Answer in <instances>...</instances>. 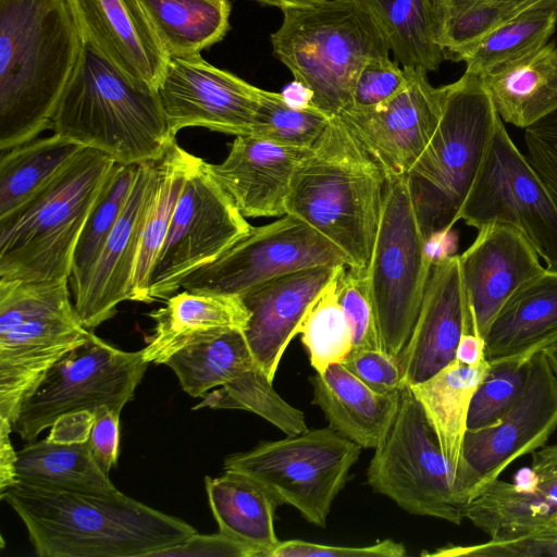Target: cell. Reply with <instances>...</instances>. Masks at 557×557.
<instances>
[{
    "instance_id": "22",
    "label": "cell",
    "mask_w": 557,
    "mask_h": 557,
    "mask_svg": "<svg viewBox=\"0 0 557 557\" xmlns=\"http://www.w3.org/2000/svg\"><path fill=\"white\" fill-rule=\"evenodd\" d=\"M466 319L459 256L438 259L433 263L411 334L398 356L405 384L423 382L456 359Z\"/></svg>"
},
{
    "instance_id": "3",
    "label": "cell",
    "mask_w": 557,
    "mask_h": 557,
    "mask_svg": "<svg viewBox=\"0 0 557 557\" xmlns=\"http://www.w3.org/2000/svg\"><path fill=\"white\" fill-rule=\"evenodd\" d=\"M386 182L384 170L337 115L298 163L285 211L339 248L349 267L367 270Z\"/></svg>"
},
{
    "instance_id": "51",
    "label": "cell",
    "mask_w": 557,
    "mask_h": 557,
    "mask_svg": "<svg viewBox=\"0 0 557 557\" xmlns=\"http://www.w3.org/2000/svg\"><path fill=\"white\" fill-rule=\"evenodd\" d=\"M261 557V554L233 537L221 533L199 534L194 533L186 541L161 550L154 557Z\"/></svg>"
},
{
    "instance_id": "52",
    "label": "cell",
    "mask_w": 557,
    "mask_h": 557,
    "mask_svg": "<svg viewBox=\"0 0 557 557\" xmlns=\"http://www.w3.org/2000/svg\"><path fill=\"white\" fill-rule=\"evenodd\" d=\"M120 410L102 407L95 412L88 445L99 467L110 473L120 453Z\"/></svg>"
},
{
    "instance_id": "10",
    "label": "cell",
    "mask_w": 557,
    "mask_h": 557,
    "mask_svg": "<svg viewBox=\"0 0 557 557\" xmlns=\"http://www.w3.org/2000/svg\"><path fill=\"white\" fill-rule=\"evenodd\" d=\"M362 447L332 428L307 430L232 454L224 470L247 475L277 503L295 507L310 523L325 527Z\"/></svg>"
},
{
    "instance_id": "5",
    "label": "cell",
    "mask_w": 557,
    "mask_h": 557,
    "mask_svg": "<svg viewBox=\"0 0 557 557\" xmlns=\"http://www.w3.org/2000/svg\"><path fill=\"white\" fill-rule=\"evenodd\" d=\"M115 164L83 148L48 185L0 218V280L70 278L78 238Z\"/></svg>"
},
{
    "instance_id": "31",
    "label": "cell",
    "mask_w": 557,
    "mask_h": 557,
    "mask_svg": "<svg viewBox=\"0 0 557 557\" xmlns=\"http://www.w3.org/2000/svg\"><path fill=\"white\" fill-rule=\"evenodd\" d=\"M490 363L465 364L457 359L423 382L409 385L433 428L456 475L472 396Z\"/></svg>"
},
{
    "instance_id": "36",
    "label": "cell",
    "mask_w": 557,
    "mask_h": 557,
    "mask_svg": "<svg viewBox=\"0 0 557 557\" xmlns=\"http://www.w3.org/2000/svg\"><path fill=\"white\" fill-rule=\"evenodd\" d=\"M83 148L53 133L1 151L0 218L48 185Z\"/></svg>"
},
{
    "instance_id": "7",
    "label": "cell",
    "mask_w": 557,
    "mask_h": 557,
    "mask_svg": "<svg viewBox=\"0 0 557 557\" xmlns=\"http://www.w3.org/2000/svg\"><path fill=\"white\" fill-rule=\"evenodd\" d=\"M442 91L438 124L406 174L426 240L445 234L458 221L499 117L478 74L465 71Z\"/></svg>"
},
{
    "instance_id": "1",
    "label": "cell",
    "mask_w": 557,
    "mask_h": 557,
    "mask_svg": "<svg viewBox=\"0 0 557 557\" xmlns=\"http://www.w3.org/2000/svg\"><path fill=\"white\" fill-rule=\"evenodd\" d=\"M39 557H154L196 529L119 490L84 493L16 484L0 493Z\"/></svg>"
},
{
    "instance_id": "57",
    "label": "cell",
    "mask_w": 557,
    "mask_h": 557,
    "mask_svg": "<svg viewBox=\"0 0 557 557\" xmlns=\"http://www.w3.org/2000/svg\"><path fill=\"white\" fill-rule=\"evenodd\" d=\"M262 5L275 7L281 10L290 7H304L320 3L329 0H253Z\"/></svg>"
},
{
    "instance_id": "15",
    "label": "cell",
    "mask_w": 557,
    "mask_h": 557,
    "mask_svg": "<svg viewBox=\"0 0 557 557\" xmlns=\"http://www.w3.org/2000/svg\"><path fill=\"white\" fill-rule=\"evenodd\" d=\"M557 429V379L544 352L528 361L522 392L502 419L467 430L455 488L467 505L516 459L545 445Z\"/></svg>"
},
{
    "instance_id": "12",
    "label": "cell",
    "mask_w": 557,
    "mask_h": 557,
    "mask_svg": "<svg viewBox=\"0 0 557 557\" xmlns=\"http://www.w3.org/2000/svg\"><path fill=\"white\" fill-rule=\"evenodd\" d=\"M149 362L143 351L122 350L90 332L87 341L57 361L22 403L13 432L29 443L61 414L129 403Z\"/></svg>"
},
{
    "instance_id": "49",
    "label": "cell",
    "mask_w": 557,
    "mask_h": 557,
    "mask_svg": "<svg viewBox=\"0 0 557 557\" xmlns=\"http://www.w3.org/2000/svg\"><path fill=\"white\" fill-rule=\"evenodd\" d=\"M527 158L557 208V112L524 129Z\"/></svg>"
},
{
    "instance_id": "6",
    "label": "cell",
    "mask_w": 557,
    "mask_h": 557,
    "mask_svg": "<svg viewBox=\"0 0 557 557\" xmlns=\"http://www.w3.org/2000/svg\"><path fill=\"white\" fill-rule=\"evenodd\" d=\"M271 35L275 57L312 92V106L330 117L350 107L364 64L389 57L372 16L355 0H329L282 10Z\"/></svg>"
},
{
    "instance_id": "13",
    "label": "cell",
    "mask_w": 557,
    "mask_h": 557,
    "mask_svg": "<svg viewBox=\"0 0 557 557\" xmlns=\"http://www.w3.org/2000/svg\"><path fill=\"white\" fill-rule=\"evenodd\" d=\"M518 230L549 270L557 271V208L537 173L497 119L458 221Z\"/></svg>"
},
{
    "instance_id": "50",
    "label": "cell",
    "mask_w": 557,
    "mask_h": 557,
    "mask_svg": "<svg viewBox=\"0 0 557 557\" xmlns=\"http://www.w3.org/2000/svg\"><path fill=\"white\" fill-rule=\"evenodd\" d=\"M405 555V546L389 539L361 547L332 546L302 540H289L281 541L268 557H403Z\"/></svg>"
},
{
    "instance_id": "9",
    "label": "cell",
    "mask_w": 557,
    "mask_h": 557,
    "mask_svg": "<svg viewBox=\"0 0 557 557\" xmlns=\"http://www.w3.org/2000/svg\"><path fill=\"white\" fill-rule=\"evenodd\" d=\"M433 263L406 175L388 176L366 272L381 348L396 358L416 323Z\"/></svg>"
},
{
    "instance_id": "32",
    "label": "cell",
    "mask_w": 557,
    "mask_h": 557,
    "mask_svg": "<svg viewBox=\"0 0 557 557\" xmlns=\"http://www.w3.org/2000/svg\"><path fill=\"white\" fill-rule=\"evenodd\" d=\"M169 58L200 54L230 29L228 0H139Z\"/></svg>"
},
{
    "instance_id": "41",
    "label": "cell",
    "mask_w": 557,
    "mask_h": 557,
    "mask_svg": "<svg viewBox=\"0 0 557 557\" xmlns=\"http://www.w3.org/2000/svg\"><path fill=\"white\" fill-rule=\"evenodd\" d=\"M137 166L138 164L116 163L96 200L73 256L70 276L72 296L84 285L119 220L135 180Z\"/></svg>"
},
{
    "instance_id": "26",
    "label": "cell",
    "mask_w": 557,
    "mask_h": 557,
    "mask_svg": "<svg viewBox=\"0 0 557 557\" xmlns=\"http://www.w3.org/2000/svg\"><path fill=\"white\" fill-rule=\"evenodd\" d=\"M490 364L527 363L557 346V271L545 270L502 307L484 336Z\"/></svg>"
},
{
    "instance_id": "43",
    "label": "cell",
    "mask_w": 557,
    "mask_h": 557,
    "mask_svg": "<svg viewBox=\"0 0 557 557\" xmlns=\"http://www.w3.org/2000/svg\"><path fill=\"white\" fill-rule=\"evenodd\" d=\"M331 119L313 106L292 108L282 94L260 88L255 127L250 136L278 145L310 149Z\"/></svg>"
},
{
    "instance_id": "55",
    "label": "cell",
    "mask_w": 557,
    "mask_h": 557,
    "mask_svg": "<svg viewBox=\"0 0 557 557\" xmlns=\"http://www.w3.org/2000/svg\"><path fill=\"white\" fill-rule=\"evenodd\" d=\"M456 359L470 366L484 361V339L478 333L463 332L456 350Z\"/></svg>"
},
{
    "instance_id": "47",
    "label": "cell",
    "mask_w": 557,
    "mask_h": 557,
    "mask_svg": "<svg viewBox=\"0 0 557 557\" xmlns=\"http://www.w3.org/2000/svg\"><path fill=\"white\" fill-rule=\"evenodd\" d=\"M406 84L407 74L398 62L389 57L372 59L364 64L356 79L349 108L375 107L393 98Z\"/></svg>"
},
{
    "instance_id": "48",
    "label": "cell",
    "mask_w": 557,
    "mask_h": 557,
    "mask_svg": "<svg viewBox=\"0 0 557 557\" xmlns=\"http://www.w3.org/2000/svg\"><path fill=\"white\" fill-rule=\"evenodd\" d=\"M342 364L373 391L398 393L403 375L398 358L383 349H352Z\"/></svg>"
},
{
    "instance_id": "18",
    "label": "cell",
    "mask_w": 557,
    "mask_h": 557,
    "mask_svg": "<svg viewBox=\"0 0 557 557\" xmlns=\"http://www.w3.org/2000/svg\"><path fill=\"white\" fill-rule=\"evenodd\" d=\"M406 86L372 108H348L338 116L384 170L406 175L430 141L442 113V87L422 69L404 67Z\"/></svg>"
},
{
    "instance_id": "39",
    "label": "cell",
    "mask_w": 557,
    "mask_h": 557,
    "mask_svg": "<svg viewBox=\"0 0 557 557\" xmlns=\"http://www.w3.org/2000/svg\"><path fill=\"white\" fill-rule=\"evenodd\" d=\"M556 26L557 7L531 8L483 37L461 61L466 63V71L485 75L542 49Z\"/></svg>"
},
{
    "instance_id": "56",
    "label": "cell",
    "mask_w": 557,
    "mask_h": 557,
    "mask_svg": "<svg viewBox=\"0 0 557 557\" xmlns=\"http://www.w3.org/2000/svg\"><path fill=\"white\" fill-rule=\"evenodd\" d=\"M285 102L295 109L312 106V92L302 84L294 81L281 92Z\"/></svg>"
},
{
    "instance_id": "33",
    "label": "cell",
    "mask_w": 557,
    "mask_h": 557,
    "mask_svg": "<svg viewBox=\"0 0 557 557\" xmlns=\"http://www.w3.org/2000/svg\"><path fill=\"white\" fill-rule=\"evenodd\" d=\"M17 484L84 493L116 491L97 463L88 443L33 441L17 451Z\"/></svg>"
},
{
    "instance_id": "2",
    "label": "cell",
    "mask_w": 557,
    "mask_h": 557,
    "mask_svg": "<svg viewBox=\"0 0 557 557\" xmlns=\"http://www.w3.org/2000/svg\"><path fill=\"white\" fill-rule=\"evenodd\" d=\"M84 35L72 0H0V150L51 128Z\"/></svg>"
},
{
    "instance_id": "58",
    "label": "cell",
    "mask_w": 557,
    "mask_h": 557,
    "mask_svg": "<svg viewBox=\"0 0 557 557\" xmlns=\"http://www.w3.org/2000/svg\"><path fill=\"white\" fill-rule=\"evenodd\" d=\"M544 354L555 377L557 379V346L550 348Z\"/></svg>"
},
{
    "instance_id": "20",
    "label": "cell",
    "mask_w": 557,
    "mask_h": 557,
    "mask_svg": "<svg viewBox=\"0 0 557 557\" xmlns=\"http://www.w3.org/2000/svg\"><path fill=\"white\" fill-rule=\"evenodd\" d=\"M158 176L157 161L138 164L127 200L82 288L73 296L86 329L94 331L131 300L135 261Z\"/></svg>"
},
{
    "instance_id": "40",
    "label": "cell",
    "mask_w": 557,
    "mask_h": 557,
    "mask_svg": "<svg viewBox=\"0 0 557 557\" xmlns=\"http://www.w3.org/2000/svg\"><path fill=\"white\" fill-rule=\"evenodd\" d=\"M260 364L206 394L193 410L239 409L263 418L286 435L308 430L302 411L289 405L274 389Z\"/></svg>"
},
{
    "instance_id": "34",
    "label": "cell",
    "mask_w": 557,
    "mask_h": 557,
    "mask_svg": "<svg viewBox=\"0 0 557 557\" xmlns=\"http://www.w3.org/2000/svg\"><path fill=\"white\" fill-rule=\"evenodd\" d=\"M374 20L403 67L436 72L445 60L431 0H355Z\"/></svg>"
},
{
    "instance_id": "37",
    "label": "cell",
    "mask_w": 557,
    "mask_h": 557,
    "mask_svg": "<svg viewBox=\"0 0 557 557\" xmlns=\"http://www.w3.org/2000/svg\"><path fill=\"white\" fill-rule=\"evenodd\" d=\"M436 38L445 60L462 55L492 30L536 7H557V0H431Z\"/></svg>"
},
{
    "instance_id": "46",
    "label": "cell",
    "mask_w": 557,
    "mask_h": 557,
    "mask_svg": "<svg viewBox=\"0 0 557 557\" xmlns=\"http://www.w3.org/2000/svg\"><path fill=\"white\" fill-rule=\"evenodd\" d=\"M426 556L457 557H557V527L519 537L470 546H446Z\"/></svg>"
},
{
    "instance_id": "23",
    "label": "cell",
    "mask_w": 557,
    "mask_h": 557,
    "mask_svg": "<svg viewBox=\"0 0 557 557\" xmlns=\"http://www.w3.org/2000/svg\"><path fill=\"white\" fill-rule=\"evenodd\" d=\"M531 479H499L472 498L465 518L493 541H505L557 527V443L532 453Z\"/></svg>"
},
{
    "instance_id": "4",
    "label": "cell",
    "mask_w": 557,
    "mask_h": 557,
    "mask_svg": "<svg viewBox=\"0 0 557 557\" xmlns=\"http://www.w3.org/2000/svg\"><path fill=\"white\" fill-rule=\"evenodd\" d=\"M51 128L124 165L158 161L176 141L158 90L135 84L87 40Z\"/></svg>"
},
{
    "instance_id": "25",
    "label": "cell",
    "mask_w": 557,
    "mask_h": 557,
    "mask_svg": "<svg viewBox=\"0 0 557 557\" xmlns=\"http://www.w3.org/2000/svg\"><path fill=\"white\" fill-rule=\"evenodd\" d=\"M84 39L135 84L158 90L169 55L139 0H72Z\"/></svg>"
},
{
    "instance_id": "27",
    "label": "cell",
    "mask_w": 557,
    "mask_h": 557,
    "mask_svg": "<svg viewBox=\"0 0 557 557\" xmlns=\"http://www.w3.org/2000/svg\"><path fill=\"white\" fill-rule=\"evenodd\" d=\"M152 335L141 349L149 363L165 364L178 350L230 330L246 329L250 313L238 295L186 290L149 312Z\"/></svg>"
},
{
    "instance_id": "53",
    "label": "cell",
    "mask_w": 557,
    "mask_h": 557,
    "mask_svg": "<svg viewBox=\"0 0 557 557\" xmlns=\"http://www.w3.org/2000/svg\"><path fill=\"white\" fill-rule=\"evenodd\" d=\"M95 422V412L77 410L61 414L50 426L48 440L60 444L87 443Z\"/></svg>"
},
{
    "instance_id": "30",
    "label": "cell",
    "mask_w": 557,
    "mask_h": 557,
    "mask_svg": "<svg viewBox=\"0 0 557 557\" xmlns=\"http://www.w3.org/2000/svg\"><path fill=\"white\" fill-rule=\"evenodd\" d=\"M205 487L219 531L268 557L280 540L274 529L277 503L256 481L225 470L216 478L206 476Z\"/></svg>"
},
{
    "instance_id": "45",
    "label": "cell",
    "mask_w": 557,
    "mask_h": 557,
    "mask_svg": "<svg viewBox=\"0 0 557 557\" xmlns=\"http://www.w3.org/2000/svg\"><path fill=\"white\" fill-rule=\"evenodd\" d=\"M337 293L350 329L352 349L381 348L366 270L346 267L338 276Z\"/></svg>"
},
{
    "instance_id": "11",
    "label": "cell",
    "mask_w": 557,
    "mask_h": 557,
    "mask_svg": "<svg viewBox=\"0 0 557 557\" xmlns=\"http://www.w3.org/2000/svg\"><path fill=\"white\" fill-rule=\"evenodd\" d=\"M368 484L411 515L460 524L466 504L424 410L408 384L398 393L394 419L374 448Z\"/></svg>"
},
{
    "instance_id": "17",
    "label": "cell",
    "mask_w": 557,
    "mask_h": 557,
    "mask_svg": "<svg viewBox=\"0 0 557 557\" xmlns=\"http://www.w3.org/2000/svg\"><path fill=\"white\" fill-rule=\"evenodd\" d=\"M158 94L174 136L186 127L235 137L253 132L260 88L211 65L201 54L169 58Z\"/></svg>"
},
{
    "instance_id": "29",
    "label": "cell",
    "mask_w": 557,
    "mask_h": 557,
    "mask_svg": "<svg viewBox=\"0 0 557 557\" xmlns=\"http://www.w3.org/2000/svg\"><path fill=\"white\" fill-rule=\"evenodd\" d=\"M503 122L528 128L557 112V45L481 76Z\"/></svg>"
},
{
    "instance_id": "24",
    "label": "cell",
    "mask_w": 557,
    "mask_h": 557,
    "mask_svg": "<svg viewBox=\"0 0 557 557\" xmlns=\"http://www.w3.org/2000/svg\"><path fill=\"white\" fill-rule=\"evenodd\" d=\"M310 149L236 136L227 157L207 170L245 218L283 216L295 170Z\"/></svg>"
},
{
    "instance_id": "28",
    "label": "cell",
    "mask_w": 557,
    "mask_h": 557,
    "mask_svg": "<svg viewBox=\"0 0 557 557\" xmlns=\"http://www.w3.org/2000/svg\"><path fill=\"white\" fill-rule=\"evenodd\" d=\"M312 404L323 411L329 426L362 448H376L387 432L398 405V393L381 394L342 363L309 377Z\"/></svg>"
},
{
    "instance_id": "35",
    "label": "cell",
    "mask_w": 557,
    "mask_h": 557,
    "mask_svg": "<svg viewBox=\"0 0 557 557\" xmlns=\"http://www.w3.org/2000/svg\"><path fill=\"white\" fill-rule=\"evenodd\" d=\"M202 159L181 148L176 141L157 161L158 176L146 215L135 261L131 300L149 304V276L162 247L172 215L189 175Z\"/></svg>"
},
{
    "instance_id": "44",
    "label": "cell",
    "mask_w": 557,
    "mask_h": 557,
    "mask_svg": "<svg viewBox=\"0 0 557 557\" xmlns=\"http://www.w3.org/2000/svg\"><path fill=\"white\" fill-rule=\"evenodd\" d=\"M528 374V362H502L490 369L476 387L468 411L467 430L497 423L520 396Z\"/></svg>"
},
{
    "instance_id": "21",
    "label": "cell",
    "mask_w": 557,
    "mask_h": 557,
    "mask_svg": "<svg viewBox=\"0 0 557 557\" xmlns=\"http://www.w3.org/2000/svg\"><path fill=\"white\" fill-rule=\"evenodd\" d=\"M348 265H318L295 271L240 295L250 317L244 334L271 381L309 309Z\"/></svg>"
},
{
    "instance_id": "38",
    "label": "cell",
    "mask_w": 557,
    "mask_h": 557,
    "mask_svg": "<svg viewBox=\"0 0 557 557\" xmlns=\"http://www.w3.org/2000/svg\"><path fill=\"white\" fill-rule=\"evenodd\" d=\"M257 364L242 330L187 346L165 362L191 397H203Z\"/></svg>"
},
{
    "instance_id": "14",
    "label": "cell",
    "mask_w": 557,
    "mask_h": 557,
    "mask_svg": "<svg viewBox=\"0 0 557 557\" xmlns=\"http://www.w3.org/2000/svg\"><path fill=\"white\" fill-rule=\"evenodd\" d=\"M251 227L202 160L184 185L152 267L149 304L176 294L188 275L216 260Z\"/></svg>"
},
{
    "instance_id": "54",
    "label": "cell",
    "mask_w": 557,
    "mask_h": 557,
    "mask_svg": "<svg viewBox=\"0 0 557 557\" xmlns=\"http://www.w3.org/2000/svg\"><path fill=\"white\" fill-rule=\"evenodd\" d=\"M12 424L0 420V493L17 484V451L11 443Z\"/></svg>"
},
{
    "instance_id": "19",
    "label": "cell",
    "mask_w": 557,
    "mask_h": 557,
    "mask_svg": "<svg viewBox=\"0 0 557 557\" xmlns=\"http://www.w3.org/2000/svg\"><path fill=\"white\" fill-rule=\"evenodd\" d=\"M527 238L505 224L479 228L459 256L468 327L484 338L505 302L545 268Z\"/></svg>"
},
{
    "instance_id": "16",
    "label": "cell",
    "mask_w": 557,
    "mask_h": 557,
    "mask_svg": "<svg viewBox=\"0 0 557 557\" xmlns=\"http://www.w3.org/2000/svg\"><path fill=\"white\" fill-rule=\"evenodd\" d=\"M318 265H348L346 255L300 219L285 214L250 232L188 275L191 292L243 295L282 275Z\"/></svg>"
},
{
    "instance_id": "8",
    "label": "cell",
    "mask_w": 557,
    "mask_h": 557,
    "mask_svg": "<svg viewBox=\"0 0 557 557\" xmlns=\"http://www.w3.org/2000/svg\"><path fill=\"white\" fill-rule=\"evenodd\" d=\"M69 282L0 280V420L13 424L49 369L91 332L75 310Z\"/></svg>"
},
{
    "instance_id": "42",
    "label": "cell",
    "mask_w": 557,
    "mask_h": 557,
    "mask_svg": "<svg viewBox=\"0 0 557 557\" xmlns=\"http://www.w3.org/2000/svg\"><path fill=\"white\" fill-rule=\"evenodd\" d=\"M341 273L309 309L298 329L310 364L318 373H323L331 364L342 363L352 350L350 329L338 300Z\"/></svg>"
}]
</instances>
